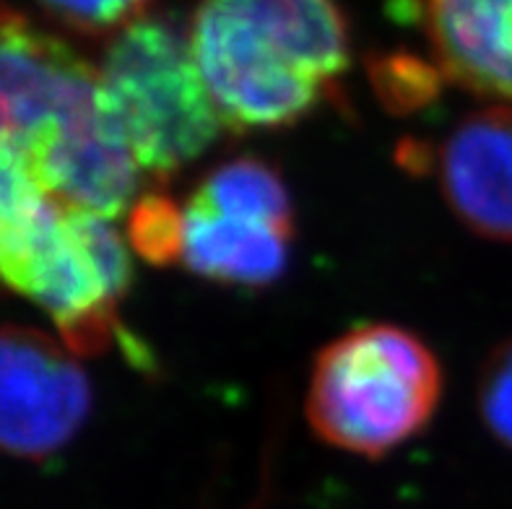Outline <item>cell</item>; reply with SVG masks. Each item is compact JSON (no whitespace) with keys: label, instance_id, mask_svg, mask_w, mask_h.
Listing matches in <instances>:
<instances>
[{"label":"cell","instance_id":"cell-5","mask_svg":"<svg viewBox=\"0 0 512 509\" xmlns=\"http://www.w3.org/2000/svg\"><path fill=\"white\" fill-rule=\"evenodd\" d=\"M133 281L123 234L112 221L60 211L3 265L0 286L50 315L73 354H102L125 336L120 302Z\"/></svg>","mask_w":512,"mask_h":509},{"label":"cell","instance_id":"cell-12","mask_svg":"<svg viewBox=\"0 0 512 509\" xmlns=\"http://www.w3.org/2000/svg\"><path fill=\"white\" fill-rule=\"evenodd\" d=\"M154 0H37L47 19L78 37L112 39L151 13Z\"/></svg>","mask_w":512,"mask_h":509},{"label":"cell","instance_id":"cell-13","mask_svg":"<svg viewBox=\"0 0 512 509\" xmlns=\"http://www.w3.org/2000/svg\"><path fill=\"white\" fill-rule=\"evenodd\" d=\"M479 413L489 434L512 450V338L494 348L481 369Z\"/></svg>","mask_w":512,"mask_h":509},{"label":"cell","instance_id":"cell-10","mask_svg":"<svg viewBox=\"0 0 512 509\" xmlns=\"http://www.w3.org/2000/svg\"><path fill=\"white\" fill-rule=\"evenodd\" d=\"M188 203L294 232V203L284 177L260 156H234L198 182Z\"/></svg>","mask_w":512,"mask_h":509},{"label":"cell","instance_id":"cell-6","mask_svg":"<svg viewBox=\"0 0 512 509\" xmlns=\"http://www.w3.org/2000/svg\"><path fill=\"white\" fill-rule=\"evenodd\" d=\"M91 382L76 354L42 330L0 328V452L45 460L86 424Z\"/></svg>","mask_w":512,"mask_h":509},{"label":"cell","instance_id":"cell-2","mask_svg":"<svg viewBox=\"0 0 512 509\" xmlns=\"http://www.w3.org/2000/svg\"><path fill=\"white\" fill-rule=\"evenodd\" d=\"M188 39L232 130L302 123L336 94L351 63L349 21L336 0H201Z\"/></svg>","mask_w":512,"mask_h":509},{"label":"cell","instance_id":"cell-7","mask_svg":"<svg viewBox=\"0 0 512 509\" xmlns=\"http://www.w3.org/2000/svg\"><path fill=\"white\" fill-rule=\"evenodd\" d=\"M435 167L450 211L471 232L512 242V107L463 117L440 143Z\"/></svg>","mask_w":512,"mask_h":509},{"label":"cell","instance_id":"cell-8","mask_svg":"<svg viewBox=\"0 0 512 509\" xmlns=\"http://www.w3.org/2000/svg\"><path fill=\"white\" fill-rule=\"evenodd\" d=\"M437 68L479 97L512 104V0H419Z\"/></svg>","mask_w":512,"mask_h":509},{"label":"cell","instance_id":"cell-1","mask_svg":"<svg viewBox=\"0 0 512 509\" xmlns=\"http://www.w3.org/2000/svg\"><path fill=\"white\" fill-rule=\"evenodd\" d=\"M138 182L97 63L0 0V234L47 203L112 221Z\"/></svg>","mask_w":512,"mask_h":509},{"label":"cell","instance_id":"cell-9","mask_svg":"<svg viewBox=\"0 0 512 509\" xmlns=\"http://www.w3.org/2000/svg\"><path fill=\"white\" fill-rule=\"evenodd\" d=\"M180 265L190 273L234 289H266L286 273L294 232L224 213L182 206Z\"/></svg>","mask_w":512,"mask_h":509},{"label":"cell","instance_id":"cell-4","mask_svg":"<svg viewBox=\"0 0 512 509\" xmlns=\"http://www.w3.org/2000/svg\"><path fill=\"white\" fill-rule=\"evenodd\" d=\"M99 89L141 174L164 185L206 154L227 123L193 58L188 26L149 13L107 42Z\"/></svg>","mask_w":512,"mask_h":509},{"label":"cell","instance_id":"cell-11","mask_svg":"<svg viewBox=\"0 0 512 509\" xmlns=\"http://www.w3.org/2000/svg\"><path fill=\"white\" fill-rule=\"evenodd\" d=\"M182 206L164 193H143L128 211V242L146 263L169 268L180 263Z\"/></svg>","mask_w":512,"mask_h":509},{"label":"cell","instance_id":"cell-3","mask_svg":"<svg viewBox=\"0 0 512 509\" xmlns=\"http://www.w3.org/2000/svg\"><path fill=\"white\" fill-rule=\"evenodd\" d=\"M442 398V367L422 338L390 323H364L320 348L305 411L325 445L385 458L419 437Z\"/></svg>","mask_w":512,"mask_h":509}]
</instances>
